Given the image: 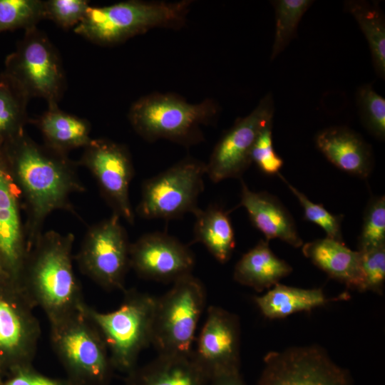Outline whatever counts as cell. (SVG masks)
I'll return each mask as SVG.
<instances>
[{
  "mask_svg": "<svg viewBox=\"0 0 385 385\" xmlns=\"http://www.w3.org/2000/svg\"><path fill=\"white\" fill-rule=\"evenodd\" d=\"M22 195L29 250L43 232L46 218L63 210L78 217L71 197L86 188L77 162L68 154L39 144L24 133L2 147Z\"/></svg>",
  "mask_w": 385,
  "mask_h": 385,
  "instance_id": "obj_1",
  "label": "cell"
},
{
  "mask_svg": "<svg viewBox=\"0 0 385 385\" xmlns=\"http://www.w3.org/2000/svg\"><path fill=\"white\" fill-rule=\"evenodd\" d=\"M73 233L43 232L29 250L21 289L34 307L45 312L50 324L80 311L86 304L73 270Z\"/></svg>",
  "mask_w": 385,
  "mask_h": 385,
  "instance_id": "obj_2",
  "label": "cell"
},
{
  "mask_svg": "<svg viewBox=\"0 0 385 385\" xmlns=\"http://www.w3.org/2000/svg\"><path fill=\"white\" fill-rule=\"evenodd\" d=\"M192 1L130 0L106 6H89L73 29L90 41L111 46L155 28L180 29L185 23Z\"/></svg>",
  "mask_w": 385,
  "mask_h": 385,
  "instance_id": "obj_3",
  "label": "cell"
},
{
  "mask_svg": "<svg viewBox=\"0 0 385 385\" xmlns=\"http://www.w3.org/2000/svg\"><path fill=\"white\" fill-rule=\"evenodd\" d=\"M219 113V105L212 99L190 103L174 93H155L135 101L128 118L146 141L165 139L188 147L203 140L202 126L215 122Z\"/></svg>",
  "mask_w": 385,
  "mask_h": 385,
  "instance_id": "obj_4",
  "label": "cell"
},
{
  "mask_svg": "<svg viewBox=\"0 0 385 385\" xmlns=\"http://www.w3.org/2000/svg\"><path fill=\"white\" fill-rule=\"evenodd\" d=\"M118 309L101 312L84 306V312L101 334L113 369L130 373L140 352L152 342L156 297L132 289Z\"/></svg>",
  "mask_w": 385,
  "mask_h": 385,
  "instance_id": "obj_5",
  "label": "cell"
},
{
  "mask_svg": "<svg viewBox=\"0 0 385 385\" xmlns=\"http://www.w3.org/2000/svg\"><path fill=\"white\" fill-rule=\"evenodd\" d=\"M84 306L50 324L51 344L71 385H107L113 370L108 351Z\"/></svg>",
  "mask_w": 385,
  "mask_h": 385,
  "instance_id": "obj_6",
  "label": "cell"
},
{
  "mask_svg": "<svg viewBox=\"0 0 385 385\" xmlns=\"http://www.w3.org/2000/svg\"><path fill=\"white\" fill-rule=\"evenodd\" d=\"M205 297L202 283L192 274L175 281L169 291L156 297L151 345L158 354L192 351Z\"/></svg>",
  "mask_w": 385,
  "mask_h": 385,
  "instance_id": "obj_7",
  "label": "cell"
},
{
  "mask_svg": "<svg viewBox=\"0 0 385 385\" xmlns=\"http://www.w3.org/2000/svg\"><path fill=\"white\" fill-rule=\"evenodd\" d=\"M4 72L29 98H42L48 106L58 105L66 89V76L59 53L37 26L25 30L15 51L6 58Z\"/></svg>",
  "mask_w": 385,
  "mask_h": 385,
  "instance_id": "obj_8",
  "label": "cell"
},
{
  "mask_svg": "<svg viewBox=\"0 0 385 385\" xmlns=\"http://www.w3.org/2000/svg\"><path fill=\"white\" fill-rule=\"evenodd\" d=\"M205 175V163L185 158L143 183L136 213L147 220H172L194 214L199 209Z\"/></svg>",
  "mask_w": 385,
  "mask_h": 385,
  "instance_id": "obj_9",
  "label": "cell"
},
{
  "mask_svg": "<svg viewBox=\"0 0 385 385\" xmlns=\"http://www.w3.org/2000/svg\"><path fill=\"white\" fill-rule=\"evenodd\" d=\"M120 217L112 214L87 229L74 260L82 274L107 290H125L130 246Z\"/></svg>",
  "mask_w": 385,
  "mask_h": 385,
  "instance_id": "obj_10",
  "label": "cell"
},
{
  "mask_svg": "<svg viewBox=\"0 0 385 385\" xmlns=\"http://www.w3.org/2000/svg\"><path fill=\"white\" fill-rule=\"evenodd\" d=\"M77 163L93 175L113 213L133 225L129 189L135 170L128 148L108 138H92Z\"/></svg>",
  "mask_w": 385,
  "mask_h": 385,
  "instance_id": "obj_11",
  "label": "cell"
},
{
  "mask_svg": "<svg viewBox=\"0 0 385 385\" xmlns=\"http://www.w3.org/2000/svg\"><path fill=\"white\" fill-rule=\"evenodd\" d=\"M34 308L19 287L0 284V379L32 364L41 334Z\"/></svg>",
  "mask_w": 385,
  "mask_h": 385,
  "instance_id": "obj_12",
  "label": "cell"
},
{
  "mask_svg": "<svg viewBox=\"0 0 385 385\" xmlns=\"http://www.w3.org/2000/svg\"><path fill=\"white\" fill-rule=\"evenodd\" d=\"M257 385H353L349 371L319 346L270 351Z\"/></svg>",
  "mask_w": 385,
  "mask_h": 385,
  "instance_id": "obj_13",
  "label": "cell"
},
{
  "mask_svg": "<svg viewBox=\"0 0 385 385\" xmlns=\"http://www.w3.org/2000/svg\"><path fill=\"white\" fill-rule=\"evenodd\" d=\"M273 115L274 101L269 93L222 135L205 163L206 175L213 183L242 176L252 163L251 150L258 134L272 122Z\"/></svg>",
  "mask_w": 385,
  "mask_h": 385,
  "instance_id": "obj_14",
  "label": "cell"
},
{
  "mask_svg": "<svg viewBox=\"0 0 385 385\" xmlns=\"http://www.w3.org/2000/svg\"><path fill=\"white\" fill-rule=\"evenodd\" d=\"M23 213L21 190L0 147V264L20 289L29 252Z\"/></svg>",
  "mask_w": 385,
  "mask_h": 385,
  "instance_id": "obj_15",
  "label": "cell"
},
{
  "mask_svg": "<svg viewBox=\"0 0 385 385\" xmlns=\"http://www.w3.org/2000/svg\"><path fill=\"white\" fill-rule=\"evenodd\" d=\"M197 347L192 351L209 381L217 376L240 372V324L237 315L221 307L208 308Z\"/></svg>",
  "mask_w": 385,
  "mask_h": 385,
  "instance_id": "obj_16",
  "label": "cell"
},
{
  "mask_svg": "<svg viewBox=\"0 0 385 385\" xmlns=\"http://www.w3.org/2000/svg\"><path fill=\"white\" fill-rule=\"evenodd\" d=\"M193 252L177 238L165 232L145 234L130 246V267L140 277L174 282L192 274Z\"/></svg>",
  "mask_w": 385,
  "mask_h": 385,
  "instance_id": "obj_17",
  "label": "cell"
},
{
  "mask_svg": "<svg viewBox=\"0 0 385 385\" xmlns=\"http://www.w3.org/2000/svg\"><path fill=\"white\" fill-rule=\"evenodd\" d=\"M239 206L243 207L255 227L267 241L279 239L294 247L303 245L294 219L278 198L267 192H255L241 181Z\"/></svg>",
  "mask_w": 385,
  "mask_h": 385,
  "instance_id": "obj_18",
  "label": "cell"
},
{
  "mask_svg": "<svg viewBox=\"0 0 385 385\" xmlns=\"http://www.w3.org/2000/svg\"><path fill=\"white\" fill-rule=\"evenodd\" d=\"M315 143L339 169L361 178L370 175L374 165L371 148L355 131L344 126L327 128L317 134Z\"/></svg>",
  "mask_w": 385,
  "mask_h": 385,
  "instance_id": "obj_19",
  "label": "cell"
},
{
  "mask_svg": "<svg viewBox=\"0 0 385 385\" xmlns=\"http://www.w3.org/2000/svg\"><path fill=\"white\" fill-rule=\"evenodd\" d=\"M125 385H208L209 379L188 354L165 353L126 374Z\"/></svg>",
  "mask_w": 385,
  "mask_h": 385,
  "instance_id": "obj_20",
  "label": "cell"
},
{
  "mask_svg": "<svg viewBox=\"0 0 385 385\" xmlns=\"http://www.w3.org/2000/svg\"><path fill=\"white\" fill-rule=\"evenodd\" d=\"M302 253L330 277L348 288L363 292L361 255L329 237L317 239L302 245Z\"/></svg>",
  "mask_w": 385,
  "mask_h": 385,
  "instance_id": "obj_21",
  "label": "cell"
},
{
  "mask_svg": "<svg viewBox=\"0 0 385 385\" xmlns=\"http://www.w3.org/2000/svg\"><path fill=\"white\" fill-rule=\"evenodd\" d=\"M292 271V267L286 261L274 254L268 241L261 240L238 260L233 278L240 284L262 292L278 284Z\"/></svg>",
  "mask_w": 385,
  "mask_h": 385,
  "instance_id": "obj_22",
  "label": "cell"
},
{
  "mask_svg": "<svg viewBox=\"0 0 385 385\" xmlns=\"http://www.w3.org/2000/svg\"><path fill=\"white\" fill-rule=\"evenodd\" d=\"M38 128L44 143L57 151L66 153L85 148L91 141V124L82 118L61 110L58 105H49L38 118L31 120Z\"/></svg>",
  "mask_w": 385,
  "mask_h": 385,
  "instance_id": "obj_23",
  "label": "cell"
},
{
  "mask_svg": "<svg viewBox=\"0 0 385 385\" xmlns=\"http://www.w3.org/2000/svg\"><path fill=\"white\" fill-rule=\"evenodd\" d=\"M343 293L334 298L327 297L322 289H303L277 284L265 294L255 297V302L267 319H282L299 312H309L331 301L346 299Z\"/></svg>",
  "mask_w": 385,
  "mask_h": 385,
  "instance_id": "obj_24",
  "label": "cell"
},
{
  "mask_svg": "<svg viewBox=\"0 0 385 385\" xmlns=\"http://www.w3.org/2000/svg\"><path fill=\"white\" fill-rule=\"evenodd\" d=\"M193 242L203 245L220 263L230 260L235 247L234 229L228 212L212 205L194 214Z\"/></svg>",
  "mask_w": 385,
  "mask_h": 385,
  "instance_id": "obj_25",
  "label": "cell"
},
{
  "mask_svg": "<svg viewBox=\"0 0 385 385\" xmlns=\"http://www.w3.org/2000/svg\"><path fill=\"white\" fill-rule=\"evenodd\" d=\"M344 9L351 14L364 33L371 51L376 74L385 76V19L376 1L361 0L344 1Z\"/></svg>",
  "mask_w": 385,
  "mask_h": 385,
  "instance_id": "obj_26",
  "label": "cell"
},
{
  "mask_svg": "<svg viewBox=\"0 0 385 385\" xmlns=\"http://www.w3.org/2000/svg\"><path fill=\"white\" fill-rule=\"evenodd\" d=\"M29 97L4 71L0 73V147L24 133L31 121L27 115Z\"/></svg>",
  "mask_w": 385,
  "mask_h": 385,
  "instance_id": "obj_27",
  "label": "cell"
},
{
  "mask_svg": "<svg viewBox=\"0 0 385 385\" xmlns=\"http://www.w3.org/2000/svg\"><path fill=\"white\" fill-rule=\"evenodd\" d=\"M272 2L276 19L274 39L271 53V60H273L294 37L302 16L313 1L276 0Z\"/></svg>",
  "mask_w": 385,
  "mask_h": 385,
  "instance_id": "obj_28",
  "label": "cell"
},
{
  "mask_svg": "<svg viewBox=\"0 0 385 385\" xmlns=\"http://www.w3.org/2000/svg\"><path fill=\"white\" fill-rule=\"evenodd\" d=\"M44 19L43 1L0 0V33L36 26Z\"/></svg>",
  "mask_w": 385,
  "mask_h": 385,
  "instance_id": "obj_29",
  "label": "cell"
},
{
  "mask_svg": "<svg viewBox=\"0 0 385 385\" xmlns=\"http://www.w3.org/2000/svg\"><path fill=\"white\" fill-rule=\"evenodd\" d=\"M356 101L365 128L380 140L385 138V99L370 84L358 89Z\"/></svg>",
  "mask_w": 385,
  "mask_h": 385,
  "instance_id": "obj_30",
  "label": "cell"
},
{
  "mask_svg": "<svg viewBox=\"0 0 385 385\" xmlns=\"http://www.w3.org/2000/svg\"><path fill=\"white\" fill-rule=\"evenodd\" d=\"M358 251L385 245V197H372L366 208Z\"/></svg>",
  "mask_w": 385,
  "mask_h": 385,
  "instance_id": "obj_31",
  "label": "cell"
},
{
  "mask_svg": "<svg viewBox=\"0 0 385 385\" xmlns=\"http://www.w3.org/2000/svg\"><path fill=\"white\" fill-rule=\"evenodd\" d=\"M278 175L299 200L304 210V219L321 227L326 232L327 237L343 242L341 228L343 216L333 215L322 205L312 202L304 193L289 183L281 174L279 173Z\"/></svg>",
  "mask_w": 385,
  "mask_h": 385,
  "instance_id": "obj_32",
  "label": "cell"
},
{
  "mask_svg": "<svg viewBox=\"0 0 385 385\" xmlns=\"http://www.w3.org/2000/svg\"><path fill=\"white\" fill-rule=\"evenodd\" d=\"M89 3L86 0L43 1L44 19L67 29L76 27L84 18Z\"/></svg>",
  "mask_w": 385,
  "mask_h": 385,
  "instance_id": "obj_33",
  "label": "cell"
},
{
  "mask_svg": "<svg viewBox=\"0 0 385 385\" xmlns=\"http://www.w3.org/2000/svg\"><path fill=\"white\" fill-rule=\"evenodd\" d=\"M272 122L268 123L258 134L251 150V162L265 174L279 173L282 159L275 153L272 144Z\"/></svg>",
  "mask_w": 385,
  "mask_h": 385,
  "instance_id": "obj_34",
  "label": "cell"
},
{
  "mask_svg": "<svg viewBox=\"0 0 385 385\" xmlns=\"http://www.w3.org/2000/svg\"><path fill=\"white\" fill-rule=\"evenodd\" d=\"M363 275V292L371 291L381 294L385 281V245L359 251Z\"/></svg>",
  "mask_w": 385,
  "mask_h": 385,
  "instance_id": "obj_35",
  "label": "cell"
},
{
  "mask_svg": "<svg viewBox=\"0 0 385 385\" xmlns=\"http://www.w3.org/2000/svg\"><path fill=\"white\" fill-rule=\"evenodd\" d=\"M0 385H71L67 379L46 376L32 366H19L0 379Z\"/></svg>",
  "mask_w": 385,
  "mask_h": 385,
  "instance_id": "obj_36",
  "label": "cell"
},
{
  "mask_svg": "<svg viewBox=\"0 0 385 385\" xmlns=\"http://www.w3.org/2000/svg\"><path fill=\"white\" fill-rule=\"evenodd\" d=\"M208 385H246L240 372L226 374L215 376L209 381Z\"/></svg>",
  "mask_w": 385,
  "mask_h": 385,
  "instance_id": "obj_37",
  "label": "cell"
},
{
  "mask_svg": "<svg viewBox=\"0 0 385 385\" xmlns=\"http://www.w3.org/2000/svg\"><path fill=\"white\" fill-rule=\"evenodd\" d=\"M14 284L4 270L3 269L2 266L0 264V284ZM15 285V284H14ZM16 286V285H15Z\"/></svg>",
  "mask_w": 385,
  "mask_h": 385,
  "instance_id": "obj_38",
  "label": "cell"
}]
</instances>
